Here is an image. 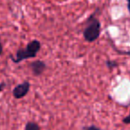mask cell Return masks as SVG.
Listing matches in <instances>:
<instances>
[{"label": "cell", "mask_w": 130, "mask_h": 130, "mask_svg": "<svg viewBox=\"0 0 130 130\" xmlns=\"http://www.w3.org/2000/svg\"><path fill=\"white\" fill-rule=\"evenodd\" d=\"M2 53H3V46H2V44L0 43V55L2 54Z\"/></svg>", "instance_id": "obj_11"}, {"label": "cell", "mask_w": 130, "mask_h": 130, "mask_svg": "<svg viewBox=\"0 0 130 130\" xmlns=\"http://www.w3.org/2000/svg\"><path fill=\"white\" fill-rule=\"evenodd\" d=\"M41 49V43L38 40H32L27 45L25 48L18 49L15 53V58H12L14 63H19L26 59L35 58Z\"/></svg>", "instance_id": "obj_1"}, {"label": "cell", "mask_w": 130, "mask_h": 130, "mask_svg": "<svg viewBox=\"0 0 130 130\" xmlns=\"http://www.w3.org/2000/svg\"><path fill=\"white\" fill-rule=\"evenodd\" d=\"M101 34V23L95 17L91 16L87 20V24L83 30V37L88 43H92L98 39Z\"/></svg>", "instance_id": "obj_2"}, {"label": "cell", "mask_w": 130, "mask_h": 130, "mask_svg": "<svg viewBox=\"0 0 130 130\" xmlns=\"http://www.w3.org/2000/svg\"><path fill=\"white\" fill-rule=\"evenodd\" d=\"M30 89V83L29 81H24L22 83L17 85L13 90V95L15 99H22L25 97L29 92Z\"/></svg>", "instance_id": "obj_3"}, {"label": "cell", "mask_w": 130, "mask_h": 130, "mask_svg": "<svg viewBox=\"0 0 130 130\" xmlns=\"http://www.w3.org/2000/svg\"><path fill=\"white\" fill-rule=\"evenodd\" d=\"M116 52H118L119 54H123V55H127L130 56V50L125 51V50H119V49H115Z\"/></svg>", "instance_id": "obj_8"}, {"label": "cell", "mask_w": 130, "mask_h": 130, "mask_svg": "<svg viewBox=\"0 0 130 130\" xmlns=\"http://www.w3.org/2000/svg\"><path fill=\"white\" fill-rule=\"evenodd\" d=\"M122 122L124 123V124H126V125L130 124V112H129V114H128L127 116H126V117L122 119Z\"/></svg>", "instance_id": "obj_9"}, {"label": "cell", "mask_w": 130, "mask_h": 130, "mask_svg": "<svg viewBox=\"0 0 130 130\" xmlns=\"http://www.w3.org/2000/svg\"><path fill=\"white\" fill-rule=\"evenodd\" d=\"M5 87H6V84L5 83H0V92H2L4 90Z\"/></svg>", "instance_id": "obj_10"}, {"label": "cell", "mask_w": 130, "mask_h": 130, "mask_svg": "<svg viewBox=\"0 0 130 130\" xmlns=\"http://www.w3.org/2000/svg\"><path fill=\"white\" fill-rule=\"evenodd\" d=\"M127 1V7H128V10L130 12V0H126Z\"/></svg>", "instance_id": "obj_12"}, {"label": "cell", "mask_w": 130, "mask_h": 130, "mask_svg": "<svg viewBox=\"0 0 130 130\" xmlns=\"http://www.w3.org/2000/svg\"><path fill=\"white\" fill-rule=\"evenodd\" d=\"M83 130H102L100 127H98L95 125H91V126H84Z\"/></svg>", "instance_id": "obj_7"}, {"label": "cell", "mask_w": 130, "mask_h": 130, "mask_svg": "<svg viewBox=\"0 0 130 130\" xmlns=\"http://www.w3.org/2000/svg\"><path fill=\"white\" fill-rule=\"evenodd\" d=\"M24 130H40V127L38 123L33 122V121H29L26 124Z\"/></svg>", "instance_id": "obj_5"}, {"label": "cell", "mask_w": 130, "mask_h": 130, "mask_svg": "<svg viewBox=\"0 0 130 130\" xmlns=\"http://www.w3.org/2000/svg\"><path fill=\"white\" fill-rule=\"evenodd\" d=\"M106 65H107V67H108L109 69L112 70V69H114V68L117 67L118 63L115 62L114 61H111V60H108V61H106Z\"/></svg>", "instance_id": "obj_6"}, {"label": "cell", "mask_w": 130, "mask_h": 130, "mask_svg": "<svg viewBox=\"0 0 130 130\" xmlns=\"http://www.w3.org/2000/svg\"><path fill=\"white\" fill-rule=\"evenodd\" d=\"M29 68H30L31 71H32L34 76H40L43 74V72L46 69V64L45 61H41V60H37L34 61L29 64Z\"/></svg>", "instance_id": "obj_4"}]
</instances>
